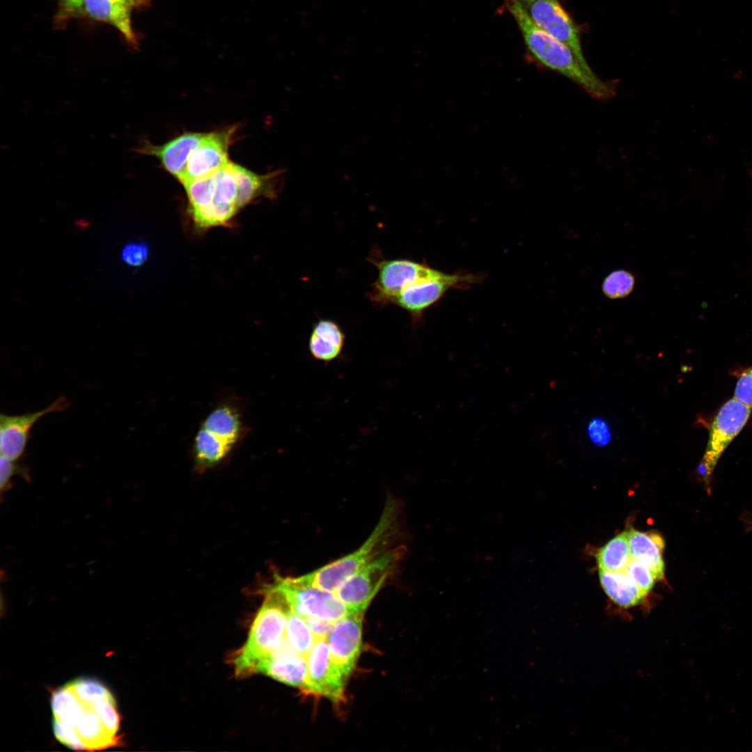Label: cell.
I'll return each instance as SVG.
<instances>
[{"label": "cell", "instance_id": "6da1fadb", "mask_svg": "<svg viewBox=\"0 0 752 752\" xmlns=\"http://www.w3.org/2000/svg\"><path fill=\"white\" fill-rule=\"evenodd\" d=\"M56 739L77 751H93L120 742V716L116 698L100 681L79 677L57 688L51 696Z\"/></svg>", "mask_w": 752, "mask_h": 752}, {"label": "cell", "instance_id": "7a4b0ae2", "mask_svg": "<svg viewBox=\"0 0 752 752\" xmlns=\"http://www.w3.org/2000/svg\"><path fill=\"white\" fill-rule=\"evenodd\" d=\"M245 400L233 391L221 394L201 421L191 445L194 467L199 473L226 462L250 432Z\"/></svg>", "mask_w": 752, "mask_h": 752}, {"label": "cell", "instance_id": "3957f363", "mask_svg": "<svg viewBox=\"0 0 752 752\" xmlns=\"http://www.w3.org/2000/svg\"><path fill=\"white\" fill-rule=\"evenodd\" d=\"M503 1L538 62L570 79L595 98L606 99L614 94L613 86L586 69L569 47L536 26L517 0Z\"/></svg>", "mask_w": 752, "mask_h": 752}, {"label": "cell", "instance_id": "277c9868", "mask_svg": "<svg viewBox=\"0 0 752 752\" xmlns=\"http://www.w3.org/2000/svg\"><path fill=\"white\" fill-rule=\"evenodd\" d=\"M265 599L252 623L245 644L233 659L235 673L253 674L257 665L277 650L285 638L292 610L284 593L274 583L264 589Z\"/></svg>", "mask_w": 752, "mask_h": 752}, {"label": "cell", "instance_id": "5b68a950", "mask_svg": "<svg viewBox=\"0 0 752 752\" xmlns=\"http://www.w3.org/2000/svg\"><path fill=\"white\" fill-rule=\"evenodd\" d=\"M398 508L394 501H386L374 530L356 551L308 574L295 577L299 583L335 592L350 577L387 549L395 532Z\"/></svg>", "mask_w": 752, "mask_h": 752}, {"label": "cell", "instance_id": "8992f818", "mask_svg": "<svg viewBox=\"0 0 752 752\" xmlns=\"http://www.w3.org/2000/svg\"><path fill=\"white\" fill-rule=\"evenodd\" d=\"M402 547L389 548L345 581L334 593L352 613H363L386 581L395 572Z\"/></svg>", "mask_w": 752, "mask_h": 752}, {"label": "cell", "instance_id": "52a82bcc", "mask_svg": "<svg viewBox=\"0 0 752 752\" xmlns=\"http://www.w3.org/2000/svg\"><path fill=\"white\" fill-rule=\"evenodd\" d=\"M480 278L471 274H447L436 270L402 290L391 305L407 311L411 317L413 329L423 321V313L436 304L451 288L468 286L478 283Z\"/></svg>", "mask_w": 752, "mask_h": 752}, {"label": "cell", "instance_id": "ba28073f", "mask_svg": "<svg viewBox=\"0 0 752 752\" xmlns=\"http://www.w3.org/2000/svg\"><path fill=\"white\" fill-rule=\"evenodd\" d=\"M368 260L377 269L368 293L370 301L377 306L391 305L402 290L436 271L425 263L409 259H386L375 249Z\"/></svg>", "mask_w": 752, "mask_h": 752}, {"label": "cell", "instance_id": "9c48e42d", "mask_svg": "<svg viewBox=\"0 0 752 752\" xmlns=\"http://www.w3.org/2000/svg\"><path fill=\"white\" fill-rule=\"evenodd\" d=\"M274 583L285 595L292 612L336 622L352 613L334 592L275 575Z\"/></svg>", "mask_w": 752, "mask_h": 752}, {"label": "cell", "instance_id": "30bf717a", "mask_svg": "<svg viewBox=\"0 0 752 752\" xmlns=\"http://www.w3.org/2000/svg\"><path fill=\"white\" fill-rule=\"evenodd\" d=\"M540 29L569 47L582 65L592 70L584 58L580 32L559 0H517Z\"/></svg>", "mask_w": 752, "mask_h": 752}, {"label": "cell", "instance_id": "8fae6325", "mask_svg": "<svg viewBox=\"0 0 752 752\" xmlns=\"http://www.w3.org/2000/svg\"><path fill=\"white\" fill-rule=\"evenodd\" d=\"M751 413V407L734 397L721 406L710 428L702 461L705 476L711 474L721 454L746 425Z\"/></svg>", "mask_w": 752, "mask_h": 752}, {"label": "cell", "instance_id": "7c38bea8", "mask_svg": "<svg viewBox=\"0 0 752 752\" xmlns=\"http://www.w3.org/2000/svg\"><path fill=\"white\" fill-rule=\"evenodd\" d=\"M363 617L354 613L334 622L327 639L331 665L345 683L361 653Z\"/></svg>", "mask_w": 752, "mask_h": 752}, {"label": "cell", "instance_id": "4fadbf2b", "mask_svg": "<svg viewBox=\"0 0 752 752\" xmlns=\"http://www.w3.org/2000/svg\"><path fill=\"white\" fill-rule=\"evenodd\" d=\"M70 405L68 399L61 395L46 408L20 415H0L1 456L16 461L24 454L36 423L46 414L60 412Z\"/></svg>", "mask_w": 752, "mask_h": 752}, {"label": "cell", "instance_id": "5bb4252c", "mask_svg": "<svg viewBox=\"0 0 752 752\" xmlns=\"http://www.w3.org/2000/svg\"><path fill=\"white\" fill-rule=\"evenodd\" d=\"M235 127L205 133L202 141L191 154L186 170L180 182L190 181L209 176L225 167L228 160V148Z\"/></svg>", "mask_w": 752, "mask_h": 752}, {"label": "cell", "instance_id": "9a60e30c", "mask_svg": "<svg viewBox=\"0 0 752 752\" xmlns=\"http://www.w3.org/2000/svg\"><path fill=\"white\" fill-rule=\"evenodd\" d=\"M307 678L303 691L328 698L334 703L345 698L346 683L335 672L327 639H317L307 659Z\"/></svg>", "mask_w": 752, "mask_h": 752}, {"label": "cell", "instance_id": "2e32d148", "mask_svg": "<svg viewBox=\"0 0 752 752\" xmlns=\"http://www.w3.org/2000/svg\"><path fill=\"white\" fill-rule=\"evenodd\" d=\"M205 133L187 132L162 145H155L143 139L132 151L157 157L162 167L179 181L186 170L189 157L199 145Z\"/></svg>", "mask_w": 752, "mask_h": 752}, {"label": "cell", "instance_id": "e0dca14e", "mask_svg": "<svg viewBox=\"0 0 752 752\" xmlns=\"http://www.w3.org/2000/svg\"><path fill=\"white\" fill-rule=\"evenodd\" d=\"M307 671L306 659L296 653L284 638L281 646L261 661L253 673L266 675L302 690L306 684Z\"/></svg>", "mask_w": 752, "mask_h": 752}, {"label": "cell", "instance_id": "ac0fdd59", "mask_svg": "<svg viewBox=\"0 0 752 752\" xmlns=\"http://www.w3.org/2000/svg\"><path fill=\"white\" fill-rule=\"evenodd\" d=\"M138 0H84V12L94 19L114 26L130 44L136 39L131 23V11Z\"/></svg>", "mask_w": 752, "mask_h": 752}, {"label": "cell", "instance_id": "d6986e66", "mask_svg": "<svg viewBox=\"0 0 752 752\" xmlns=\"http://www.w3.org/2000/svg\"><path fill=\"white\" fill-rule=\"evenodd\" d=\"M345 343V334L339 324L330 319H320L313 324L309 336V353L316 361L331 362L340 356Z\"/></svg>", "mask_w": 752, "mask_h": 752}, {"label": "cell", "instance_id": "ffe728a7", "mask_svg": "<svg viewBox=\"0 0 752 752\" xmlns=\"http://www.w3.org/2000/svg\"><path fill=\"white\" fill-rule=\"evenodd\" d=\"M599 577L604 591L618 607L629 609L645 601L647 595L625 571L600 570Z\"/></svg>", "mask_w": 752, "mask_h": 752}, {"label": "cell", "instance_id": "44dd1931", "mask_svg": "<svg viewBox=\"0 0 752 752\" xmlns=\"http://www.w3.org/2000/svg\"><path fill=\"white\" fill-rule=\"evenodd\" d=\"M632 558L645 563L655 573L657 579L664 574L663 559L664 540L654 533H644L635 529L627 531Z\"/></svg>", "mask_w": 752, "mask_h": 752}, {"label": "cell", "instance_id": "7402d4cb", "mask_svg": "<svg viewBox=\"0 0 752 752\" xmlns=\"http://www.w3.org/2000/svg\"><path fill=\"white\" fill-rule=\"evenodd\" d=\"M631 558L627 531L609 540L596 554L600 570L606 571H624Z\"/></svg>", "mask_w": 752, "mask_h": 752}, {"label": "cell", "instance_id": "603a6c76", "mask_svg": "<svg viewBox=\"0 0 752 752\" xmlns=\"http://www.w3.org/2000/svg\"><path fill=\"white\" fill-rule=\"evenodd\" d=\"M285 638L290 648L305 659L316 641L304 618L292 611L287 620Z\"/></svg>", "mask_w": 752, "mask_h": 752}, {"label": "cell", "instance_id": "cb8c5ba5", "mask_svg": "<svg viewBox=\"0 0 752 752\" xmlns=\"http://www.w3.org/2000/svg\"><path fill=\"white\" fill-rule=\"evenodd\" d=\"M635 283V276L631 272L619 269L613 271L604 278L602 283V291L609 299H622L632 292Z\"/></svg>", "mask_w": 752, "mask_h": 752}, {"label": "cell", "instance_id": "d4e9b609", "mask_svg": "<svg viewBox=\"0 0 752 752\" xmlns=\"http://www.w3.org/2000/svg\"><path fill=\"white\" fill-rule=\"evenodd\" d=\"M624 571L646 595L657 579L652 570L639 560L631 558Z\"/></svg>", "mask_w": 752, "mask_h": 752}, {"label": "cell", "instance_id": "484cf974", "mask_svg": "<svg viewBox=\"0 0 752 752\" xmlns=\"http://www.w3.org/2000/svg\"><path fill=\"white\" fill-rule=\"evenodd\" d=\"M586 432L590 442L598 447L609 446L613 439L611 428L602 417L591 418L588 423Z\"/></svg>", "mask_w": 752, "mask_h": 752}, {"label": "cell", "instance_id": "4316f807", "mask_svg": "<svg viewBox=\"0 0 752 752\" xmlns=\"http://www.w3.org/2000/svg\"><path fill=\"white\" fill-rule=\"evenodd\" d=\"M149 248L143 242H129L121 251V259L130 267H139L148 259Z\"/></svg>", "mask_w": 752, "mask_h": 752}, {"label": "cell", "instance_id": "83f0119b", "mask_svg": "<svg viewBox=\"0 0 752 752\" xmlns=\"http://www.w3.org/2000/svg\"><path fill=\"white\" fill-rule=\"evenodd\" d=\"M734 398L752 408V367L743 373L737 380Z\"/></svg>", "mask_w": 752, "mask_h": 752}, {"label": "cell", "instance_id": "f1b7e54d", "mask_svg": "<svg viewBox=\"0 0 752 752\" xmlns=\"http://www.w3.org/2000/svg\"><path fill=\"white\" fill-rule=\"evenodd\" d=\"M22 467L18 466L15 461L1 456L0 460V487L1 491H5L10 485L12 477L19 472Z\"/></svg>", "mask_w": 752, "mask_h": 752}, {"label": "cell", "instance_id": "f546056e", "mask_svg": "<svg viewBox=\"0 0 752 752\" xmlns=\"http://www.w3.org/2000/svg\"><path fill=\"white\" fill-rule=\"evenodd\" d=\"M303 618L311 630L315 640L327 639L334 622L312 616Z\"/></svg>", "mask_w": 752, "mask_h": 752}, {"label": "cell", "instance_id": "4dcf8cb0", "mask_svg": "<svg viewBox=\"0 0 752 752\" xmlns=\"http://www.w3.org/2000/svg\"><path fill=\"white\" fill-rule=\"evenodd\" d=\"M62 18L77 17L84 14V0H58Z\"/></svg>", "mask_w": 752, "mask_h": 752}, {"label": "cell", "instance_id": "1f68e13d", "mask_svg": "<svg viewBox=\"0 0 752 752\" xmlns=\"http://www.w3.org/2000/svg\"><path fill=\"white\" fill-rule=\"evenodd\" d=\"M138 1H140L141 0H138Z\"/></svg>", "mask_w": 752, "mask_h": 752}]
</instances>
